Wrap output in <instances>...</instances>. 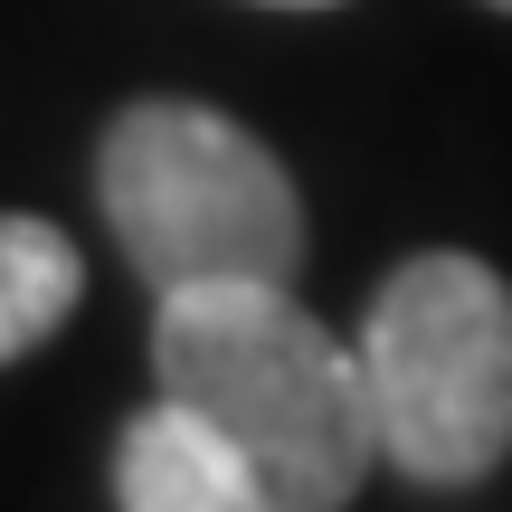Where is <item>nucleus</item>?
Masks as SVG:
<instances>
[{
  "instance_id": "nucleus-4",
  "label": "nucleus",
  "mask_w": 512,
  "mask_h": 512,
  "mask_svg": "<svg viewBox=\"0 0 512 512\" xmlns=\"http://www.w3.org/2000/svg\"><path fill=\"white\" fill-rule=\"evenodd\" d=\"M114 503L124 512H285L266 494V475L200 418V408L152 389L143 418H124L114 437Z\"/></svg>"
},
{
  "instance_id": "nucleus-6",
  "label": "nucleus",
  "mask_w": 512,
  "mask_h": 512,
  "mask_svg": "<svg viewBox=\"0 0 512 512\" xmlns=\"http://www.w3.org/2000/svg\"><path fill=\"white\" fill-rule=\"evenodd\" d=\"M266 10H342V0H266Z\"/></svg>"
},
{
  "instance_id": "nucleus-2",
  "label": "nucleus",
  "mask_w": 512,
  "mask_h": 512,
  "mask_svg": "<svg viewBox=\"0 0 512 512\" xmlns=\"http://www.w3.org/2000/svg\"><path fill=\"white\" fill-rule=\"evenodd\" d=\"M95 200L152 294L304 275V200L285 162L200 95H143L114 114L95 143Z\"/></svg>"
},
{
  "instance_id": "nucleus-1",
  "label": "nucleus",
  "mask_w": 512,
  "mask_h": 512,
  "mask_svg": "<svg viewBox=\"0 0 512 512\" xmlns=\"http://www.w3.org/2000/svg\"><path fill=\"white\" fill-rule=\"evenodd\" d=\"M152 389L200 408L285 512H342L380 465L361 351H342L294 285H181L152 304Z\"/></svg>"
},
{
  "instance_id": "nucleus-3",
  "label": "nucleus",
  "mask_w": 512,
  "mask_h": 512,
  "mask_svg": "<svg viewBox=\"0 0 512 512\" xmlns=\"http://www.w3.org/2000/svg\"><path fill=\"white\" fill-rule=\"evenodd\" d=\"M380 456L427 494H465L512 456V285L465 247L380 275L361 323Z\"/></svg>"
},
{
  "instance_id": "nucleus-7",
  "label": "nucleus",
  "mask_w": 512,
  "mask_h": 512,
  "mask_svg": "<svg viewBox=\"0 0 512 512\" xmlns=\"http://www.w3.org/2000/svg\"><path fill=\"white\" fill-rule=\"evenodd\" d=\"M484 10H512V0H484Z\"/></svg>"
},
{
  "instance_id": "nucleus-5",
  "label": "nucleus",
  "mask_w": 512,
  "mask_h": 512,
  "mask_svg": "<svg viewBox=\"0 0 512 512\" xmlns=\"http://www.w3.org/2000/svg\"><path fill=\"white\" fill-rule=\"evenodd\" d=\"M76 304H86V256H76V238L57 219L0 209V370L29 361Z\"/></svg>"
}]
</instances>
